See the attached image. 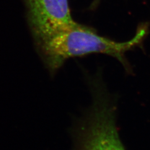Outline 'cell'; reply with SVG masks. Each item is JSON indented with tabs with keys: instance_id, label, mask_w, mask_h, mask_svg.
I'll return each instance as SVG.
<instances>
[{
	"instance_id": "obj_1",
	"label": "cell",
	"mask_w": 150,
	"mask_h": 150,
	"mask_svg": "<svg viewBox=\"0 0 150 150\" xmlns=\"http://www.w3.org/2000/svg\"><path fill=\"white\" fill-rule=\"evenodd\" d=\"M148 25L139 26L134 38L125 42H117L98 35L85 26L59 32L36 42L47 68L55 72L71 57L93 53L111 56L127 69L125 54L143 41L148 32Z\"/></svg>"
},
{
	"instance_id": "obj_2",
	"label": "cell",
	"mask_w": 150,
	"mask_h": 150,
	"mask_svg": "<svg viewBox=\"0 0 150 150\" xmlns=\"http://www.w3.org/2000/svg\"><path fill=\"white\" fill-rule=\"evenodd\" d=\"M78 150H125L120 139L112 108L99 91L92 109L79 131Z\"/></svg>"
},
{
	"instance_id": "obj_3",
	"label": "cell",
	"mask_w": 150,
	"mask_h": 150,
	"mask_svg": "<svg viewBox=\"0 0 150 150\" xmlns=\"http://www.w3.org/2000/svg\"><path fill=\"white\" fill-rule=\"evenodd\" d=\"M23 1L35 42L82 25L72 18L68 0Z\"/></svg>"
}]
</instances>
